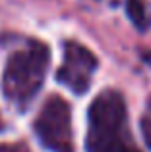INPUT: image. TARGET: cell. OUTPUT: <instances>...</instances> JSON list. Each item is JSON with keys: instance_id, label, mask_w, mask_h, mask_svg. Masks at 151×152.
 Listing matches in <instances>:
<instances>
[{"instance_id": "obj_6", "label": "cell", "mask_w": 151, "mask_h": 152, "mask_svg": "<svg viewBox=\"0 0 151 152\" xmlns=\"http://www.w3.org/2000/svg\"><path fill=\"white\" fill-rule=\"evenodd\" d=\"M0 127H2V121H0Z\"/></svg>"}, {"instance_id": "obj_4", "label": "cell", "mask_w": 151, "mask_h": 152, "mask_svg": "<svg viewBox=\"0 0 151 152\" xmlns=\"http://www.w3.org/2000/svg\"><path fill=\"white\" fill-rule=\"evenodd\" d=\"M95 69V58L89 50H85L79 45H66L64 64L58 71V81H62L66 87H70L76 93H85L89 87L91 75Z\"/></svg>"}, {"instance_id": "obj_3", "label": "cell", "mask_w": 151, "mask_h": 152, "mask_svg": "<svg viewBox=\"0 0 151 152\" xmlns=\"http://www.w3.org/2000/svg\"><path fill=\"white\" fill-rule=\"evenodd\" d=\"M35 133L50 152H74L72 114L64 98L50 96L35 119Z\"/></svg>"}, {"instance_id": "obj_5", "label": "cell", "mask_w": 151, "mask_h": 152, "mask_svg": "<svg viewBox=\"0 0 151 152\" xmlns=\"http://www.w3.org/2000/svg\"><path fill=\"white\" fill-rule=\"evenodd\" d=\"M0 152H29L25 145L18 142V145H0Z\"/></svg>"}, {"instance_id": "obj_2", "label": "cell", "mask_w": 151, "mask_h": 152, "mask_svg": "<svg viewBox=\"0 0 151 152\" xmlns=\"http://www.w3.org/2000/svg\"><path fill=\"white\" fill-rule=\"evenodd\" d=\"M49 50L43 45L23 48L10 58L4 75V93L12 104L23 110L39 93L45 79Z\"/></svg>"}, {"instance_id": "obj_1", "label": "cell", "mask_w": 151, "mask_h": 152, "mask_svg": "<svg viewBox=\"0 0 151 152\" xmlns=\"http://www.w3.org/2000/svg\"><path fill=\"white\" fill-rule=\"evenodd\" d=\"M89 152H140L128 127L124 98L116 91L101 93L89 108Z\"/></svg>"}]
</instances>
